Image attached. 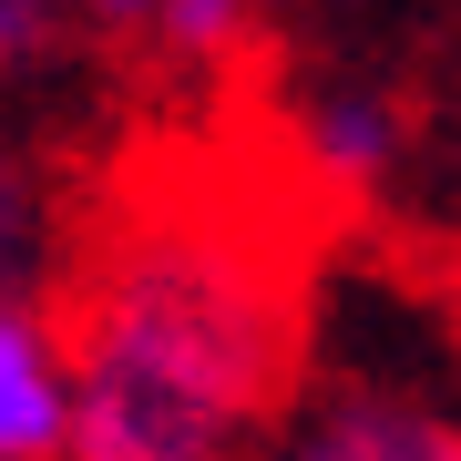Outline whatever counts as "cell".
Segmentation results:
<instances>
[{
    "instance_id": "obj_1",
    "label": "cell",
    "mask_w": 461,
    "mask_h": 461,
    "mask_svg": "<svg viewBox=\"0 0 461 461\" xmlns=\"http://www.w3.org/2000/svg\"><path fill=\"white\" fill-rule=\"evenodd\" d=\"M62 461H267L297 400V267L236 205H133L62 308Z\"/></svg>"
},
{
    "instance_id": "obj_2",
    "label": "cell",
    "mask_w": 461,
    "mask_h": 461,
    "mask_svg": "<svg viewBox=\"0 0 461 461\" xmlns=\"http://www.w3.org/2000/svg\"><path fill=\"white\" fill-rule=\"evenodd\" d=\"M267 461H461V411L411 390V379H318L287 400Z\"/></svg>"
},
{
    "instance_id": "obj_3",
    "label": "cell",
    "mask_w": 461,
    "mask_h": 461,
    "mask_svg": "<svg viewBox=\"0 0 461 461\" xmlns=\"http://www.w3.org/2000/svg\"><path fill=\"white\" fill-rule=\"evenodd\" d=\"M287 144L308 185L329 195H379L400 165H411V103L369 72H318V83L287 93Z\"/></svg>"
},
{
    "instance_id": "obj_4",
    "label": "cell",
    "mask_w": 461,
    "mask_h": 461,
    "mask_svg": "<svg viewBox=\"0 0 461 461\" xmlns=\"http://www.w3.org/2000/svg\"><path fill=\"white\" fill-rule=\"evenodd\" d=\"M62 441H72L62 318L41 297H0V461H62Z\"/></svg>"
},
{
    "instance_id": "obj_5",
    "label": "cell",
    "mask_w": 461,
    "mask_h": 461,
    "mask_svg": "<svg viewBox=\"0 0 461 461\" xmlns=\"http://www.w3.org/2000/svg\"><path fill=\"white\" fill-rule=\"evenodd\" d=\"M51 267V185L41 165L0 133V297H32Z\"/></svg>"
},
{
    "instance_id": "obj_6",
    "label": "cell",
    "mask_w": 461,
    "mask_h": 461,
    "mask_svg": "<svg viewBox=\"0 0 461 461\" xmlns=\"http://www.w3.org/2000/svg\"><path fill=\"white\" fill-rule=\"evenodd\" d=\"M236 32H247V11H215V0H205V11H195V0H185V11H154V41H165V51H185V62L226 51Z\"/></svg>"
},
{
    "instance_id": "obj_7",
    "label": "cell",
    "mask_w": 461,
    "mask_h": 461,
    "mask_svg": "<svg viewBox=\"0 0 461 461\" xmlns=\"http://www.w3.org/2000/svg\"><path fill=\"white\" fill-rule=\"evenodd\" d=\"M51 41H62V21H51V11H32V0H0V72L41 62Z\"/></svg>"
}]
</instances>
